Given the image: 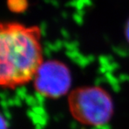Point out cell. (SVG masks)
I'll list each match as a JSON object with an SVG mask.
<instances>
[{
	"label": "cell",
	"instance_id": "6da1fadb",
	"mask_svg": "<svg viewBox=\"0 0 129 129\" xmlns=\"http://www.w3.org/2000/svg\"><path fill=\"white\" fill-rule=\"evenodd\" d=\"M44 62L41 30L17 22L0 25V85L15 89L33 81Z\"/></svg>",
	"mask_w": 129,
	"mask_h": 129
},
{
	"label": "cell",
	"instance_id": "7a4b0ae2",
	"mask_svg": "<svg viewBox=\"0 0 129 129\" xmlns=\"http://www.w3.org/2000/svg\"><path fill=\"white\" fill-rule=\"evenodd\" d=\"M68 104L72 116L84 125H104L114 114L112 97L100 86H82L72 90Z\"/></svg>",
	"mask_w": 129,
	"mask_h": 129
},
{
	"label": "cell",
	"instance_id": "3957f363",
	"mask_svg": "<svg viewBox=\"0 0 129 129\" xmlns=\"http://www.w3.org/2000/svg\"><path fill=\"white\" fill-rule=\"evenodd\" d=\"M37 93L50 99L66 95L71 88L72 75L69 67L58 60L44 61L33 79Z\"/></svg>",
	"mask_w": 129,
	"mask_h": 129
},
{
	"label": "cell",
	"instance_id": "277c9868",
	"mask_svg": "<svg viewBox=\"0 0 129 129\" xmlns=\"http://www.w3.org/2000/svg\"><path fill=\"white\" fill-rule=\"evenodd\" d=\"M7 4H8V7L13 12H16V13L23 11L27 7L26 0H8Z\"/></svg>",
	"mask_w": 129,
	"mask_h": 129
},
{
	"label": "cell",
	"instance_id": "5b68a950",
	"mask_svg": "<svg viewBox=\"0 0 129 129\" xmlns=\"http://www.w3.org/2000/svg\"><path fill=\"white\" fill-rule=\"evenodd\" d=\"M125 34H126V37H127V39L129 42V20L127 23L126 25V28H125Z\"/></svg>",
	"mask_w": 129,
	"mask_h": 129
}]
</instances>
